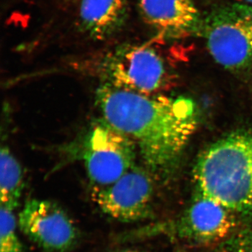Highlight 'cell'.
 Masks as SVG:
<instances>
[{
    "instance_id": "cell-15",
    "label": "cell",
    "mask_w": 252,
    "mask_h": 252,
    "mask_svg": "<svg viewBox=\"0 0 252 252\" xmlns=\"http://www.w3.org/2000/svg\"><path fill=\"white\" fill-rule=\"evenodd\" d=\"M125 252H136V251H127Z\"/></svg>"
},
{
    "instance_id": "cell-4",
    "label": "cell",
    "mask_w": 252,
    "mask_h": 252,
    "mask_svg": "<svg viewBox=\"0 0 252 252\" xmlns=\"http://www.w3.org/2000/svg\"><path fill=\"white\" fill-rule=\"evenodd\" d=\"M204 36L209 52L222 67L238 69L252 62V7L234 4L207 17Z\"/></svg>"
},
{
    "instance_id": "cell-3",
    "label": "cell",
    "mask_w": 252,
    "mask_h": 252,
    "mask_svg": "<svg viewBox=\"0 0 252 252\" xmlns=\"http://www.w3.org/2000/svg\"><path fill=\"white\" fill-rule=\"evenodd\" d=\"M133 141L103 119L91 126L83 142L81 158L96 188L114 184L135 166Z\"/></svg>"
},
{
    "instance_id": "cell-9",
    "label": "cell",
    "mask_w": 252,
    "mask_h": 252,
    "mask_svg": "<svg viewBox=\"0 0 252 252\" xmlns=\"http://www.w3.org/2000/svg\"><path fill=\"white\" fill-rule=\"evenodd\" d=\"M234 225L233 212L202 194L185 217L186 231L199 241L221 240L230 234Z\"/></svg>"
},
{
    "instance_id": "cell-6",
    "label": "cell",
    "mask_w": 252,
    "mask_h": 252,
    "mask_svg": "<svg viewBox=\"0 0 252 252\" xmlns=\"http://www.w3.org/2000/svg\"><path fill=\"white\" fill-rule=\"evenodd\" d=\"M18 225L28 238L46 251H67L77 240V231L72 220L49 200H28L20 212Z\"/></svg>"
},
{
    "instance_id": "cell-12",
    "label": "cell",
    "mask_w": 252,
    "mask_h": 252,
    "mask_svg": "<svg viewBox=\"0 0 252 252\" xmlns=\"http://www.w3.org/2000/svg\"><path fill=\"white\" fill-rule=\"evenodd\" d=\"M14 211L1 207L0 211V252H24L16 232Z\"/></svg>"
},
{
    "instance_id": "cell-5",
    "label": "cell",
    "mask_w": 252,
    "mask_h": 252,
    "mask_svg": "<svg viewBox=\"0 0 252 252\" xmlns=\"http://www.w3.org/2000/svg\"><path fill=\"white\" fill-rule=\"evenodd\" d=\"M107 85L146 95L162 89L167 78L162 59L147 46H127L109 55L102 66Z\"/></svg>"
},
{
    "instance_id": "cell-7",
    "label": "cell",
    "mask_w": 252,
    "mask_h": 252,
    "mask_svg": "<svg viewBox=\"0 0 252 252\" xmlns=\"http://www.w3.org/2000/svg\"><path fill=\"white\" fill-rule=\"evenodd\" d=\"M153 193L150 177L135 165L112 185L95 188L94 198L105 215L120 221L134 222L148 216Z\"/></svg>"
},
{
    "instance_id": "cell-10",
    "label": "cell",
    "mask_w": 252,
    "mask_h": 252,
    "mask_svg": "<svg viewBox=\"0 0 252 252\" xmlns=\"http://www.w3.org/2000/svg\"><path fill=\"white\" fill-rule=\"evenodd\" d=\"M127 0H80L81 27L93 37H107L118 31L127 15Z\"/></svg>"
},
{
    "instance_id": "cell-8",
    "label": "cell",
    "mask_w": 252,
    "mask_h": 252,
    "mask_svg": "<svg viewBox=\"0 0 252 252\" xmlns=\"http://www.w3.org/2000/svg\"><path fill=\"white\" fill-rule=\"evenodd\" d=\"M141 14L162 35L180 37L198 27L199 13L193 0H139Z\"/></svg>"
},
{
    "instance_id": "cell-11",
    "label": "cell",
    "mask_w": 252,
    "mask_h": 252,
    "mask_svg": "<svg viewBox=\"0 0 252 252\" xmlns=\"http://www.w3.org/2000/svg\"><path fill=\"white\" fill-rule=\"evenodd\" d=\"M24 187L22 165L8 147L0 151V202L1 207L14 211L20 203Z\"/></svg>"
},
{
    "instance_id": "cell-2",
    "label": "cell",
    "mask_w": 252,
    "mask_h": 252,
    "mask_svg": "<svg viewBox=\"0 0 252 252\" xmlns=\"http://www.w3.org/2000/svg\"><path fill=\"white\" fill-rule=\"evenodd\" d=\"M194 178L200 194L233 213L252 216V129L236 131L207 147Z\"/></svg>"
},
{
    "instance_id": "cell-14",
    "label": "cell",
    "mask_w": 252,
    "mask_h": 252,
    "mask_svg": "<svg viewBox=\"0 0 252 252\" xmlns=\"http://www.w3.org/2000/svg\"><path fill=\"white\" fill-rule=\"evenodd\" d=\"M238 1L240 4L250 5V6L252 4V0H238Z\"/></svg>"
},
{
    "instance_id": "cell-1",
    "label": "cell",
    "mask_w": 252,
    "mask_h": 252,
    "mask_svg": "<svg viewBox=\"0 0 252 252\" xmlns=\"http://www.w3.org/2000/svg\"><path fill=\"white\" fill-rule=\"evenodd\" d=\"M96 101L104 120L133 141L153 171L170 166L196 129L195 106L185 97H153L106 84Z\"/></svg>"
},
{
    "instance_id": "cell-13",
    "label": "cell",
    "mask_w": 252,
    "mask_h": 252,
    "mask_svg": "<svg viewBox=\"0 0 252 252\" xmlns=\"http://www.w3.org/2000/svg\"><path fill=\"white\" fill-rule=\"evenodd\" d=\"M220 252H252V233L244 235Z\"/></svg>"
}]
</instances>
